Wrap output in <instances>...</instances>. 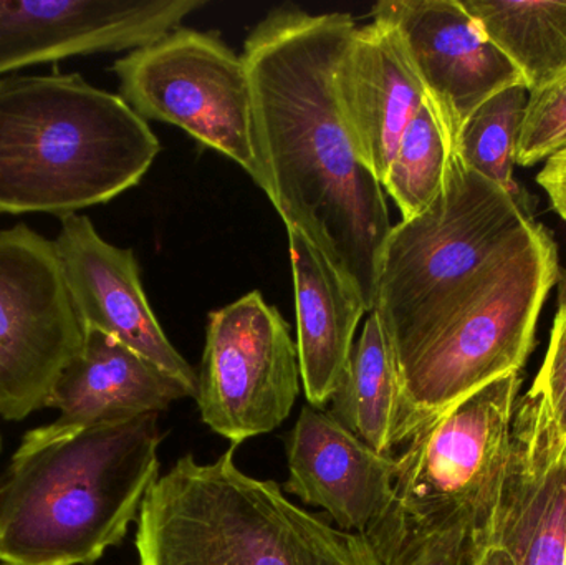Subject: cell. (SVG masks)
Segmentation results:
<instances>
[{
	"mask_svg": "<svg viewBox=\"0 0 566 565\" xmlns=\"http://www.w3.org/2000/svg\"><path fill=\"white\" fill-rule=\"evenodd\" d=\"M234 454V444L211 464L188 454L156 480L139 510V565H381L365 534L300 510Z\"/></svg>",
	"mask_w": 566,
	"mask_h": 565,
	"instance_id": "cell-4",
	"label": "cell"
},
{
	"mask_svg": "<svg viewBox=\"0 0 566 565\" xmlns=\"http://www.w3.org/2000/svg\"><path fill=\"white\" fill-rule=\"evenodd\" d=\"M206 0H0V75L72 56L125 52L181 29Z\"/></svg>",
	"mask_w": 566,
	"mask_h": 565,
	"instance_id": "cell-13",
	"label": "cell"
},
{
	"mask_svg": "<svg viewBox=\"0 0 566 565\" xmlns=\"http://www.w3.org/2000/svg\"><path fill=\"white\" fill-rule=\"evenodd\" d=\"M488 39L511 60L528 92L566 73V2L461 0Z\"/></svg>",
	"mask_w": 566,
	"mask_h": 565,
	"instance_id": "cell-20",
	"label": "cell"
},
{
	"mask_svg": "<svg viewBox=\"0 0 566 565\" xmlns=\"http://www.w3.org/2000/svg\"><path fill=\"white\" fill-rule=\"evenodd\" d=\"M83 331L55 242L20 224L0 231V417L22 421L45 408Z\"/></svg>",
	"mask_w": 566,
	"mask_h": 565,
	"instance_id": "cell-9",
	"label": "cell"
},
{
	"mask_svg": "<svg viewBox=\"0 0 566 565\" xmlns=\"http://www.w3.org/2000/svg\"><path fill=\"white\" fill-rule=\"evenodd\" d=\"M159 151L146 119L78 73L0 79V215H78L138 185Z\"/></svg>",
	"mask_w": 566,
	"mask_h": 565,
	"instance_id": "cell-3",
	"label": "cell"
},
{
	"mask_svg": "<svg viewBox=\"0 0 566 565\" xmlns=\"http://www.w3.org/2000/svg\"><path fill=\"white\" fill-rule=\"evenodd\" d=\"M0 565H3V564H0Z\"/></svg>",
	"mask_w": 566,
	"mask_h": 565,
	"instance_id": "cell-30",
	"label": "cell"
},
{
	"mask_svg": "<svg viewBox=\"0 0 566 565\" xmlns=\"http://www.w3.org/2000/svg\"><path fill=\"white\" fill-rule=\"evenodd\" d=\"M300 380L289 324L261 292L209 314L195 398L212 431L238 447L277 430L295 405Z\"/></svg>",
	"mask_w": 566,
	"mask_h": 565,
	"instance_id": "cell-10",
	"label": "cell"
},
{
	"mask_svg": "<svg viewBox=\"0 0 566 565\" xmlns=\"http://www.w3.org/2000/svg\"><path fill=\"white\" fill-rule=\"evenodd\" d=\"M295 287L296 355L310 407L323 410L342 384L356 328L366 314L358 292L302 234L286 228Z\"/></svg>",
	"mask_w": 566,
	"mask_h": 565,
	"instance_id": "cell-18",
	"label": "cell"
},
{
	"mask_svg": "<svg viewBox=\"0 0 566 565\" xmlns=\"http://www.w3.org/2000/svg\"><path fill=\"white\" fill-rule=\"evenodd\" d=\"M532 387L544 395L558 433L566 443V315H555L544 365Z\"/></svg>",
	"mask_w": 566,
	"mask_h": 565,
	"instance_id": "cell-24",
	"label": "cell"
},
{
	"mask_svg": "<svg viewBox=\"0 0 566 565\" xmlns=\"http://www.w3.org/2000/svg\"><path fill=\"white\" fill-rule=\"evenodd\" d=\"M336 96L359 159L379 182L428 95L392 27H356L335 73Z\"/></svg>",
	"mask_w": 566,
	"mask_h": 565,
	"instance_id": "cell-16",
	"label": "cell"
},
{
	"mask_svg": "<svg viewBox=\"0 0 566 565\" xmlns=\"http://www.w3.org/2000/svg\"><path fill=\"white\" fill-rule=\"evenodd\" d=\"M566 146V73L544 88L528 92L514 163L534 166Z\"/></svg>",
	"mask_w": 566,
	"mask_h": 565,
	"instance_id": "cell-23",
	"label": "cell"
},
{
	"mask_svg": "<svg viewBox=\"0 0 566 565\" xmlns=\"http://www.w3.org/2000/svg\"><path fill=\"white\" fill-rule=\"evenodd\" d=\"M527 100L524 83L502 90L475 109L462 126L454 146L455 155L468 168L517 199L514 153Z\"/></svg>",
	"mask_w": 566,
	"mask_h": 565,
	"instance_id": "cell-22",
	"label": "cell"
},
{
	"mask_svg": "<svg viewBox=\"0 0 566 565\" xmlns=\"http://www.w3.org/2000/svg\"><path fill=\"white\" fill-rule=\"evenodd\" d=\"M521 372H511L419 428L405 444L388 510L366 537L381 565H398L421 541L465 524L484 533L507 463Z\"/></svg>",
	"mask_w": 566,
	"mask_h": 565,
	"instance_id": "cell-7",
	"label": "cell"
},
{
	"mask_svg": "<svg viewBox=\"0 0 566 565\" xmlns=\"http://www.w3.org/2000/svg\"><path fill=\"white\" fill-rule=\"evenodd\" d=\"M119 96L143 119L185 129L238 163L268 195L255 149L254 95L244 56L214 32L178 29L113 63Z\"/></svg>",
	"mask_w": 566,
	"mask_h": 565,
	"instance_id": "cell-8",
	"label": "cell"
},
{
	"mask_svg": "<svg viewBox=\"0 0 566 565\" xmlns=\"http://www.w3.org/2000/svg\"><path fill=\"white\" fill-rule=\"evenodd\" d=\"M469 550L471 530L459 523L426 537L398 565H468Z\"/></svg>",
	"mask_w": 566,
	"mask_h": 565,
	"instance_id": "cell-25",
	"label": "cell"
},
{
	"mask_svg": "<svg viewBox=\"0 0 566 565\" xmlns=\"http://www.w3.org/2000/svg\"><path fill=\"white\" fill-rule=\"evenodd\" d=\"M558 278L557 242L544 224L532 221L431 341L399 368L396 448L462 398L524 368Z\"/></svg>",
	"mask_w": 566,
	"mask_h": 565,
	"instance_id": "cell-6",
	"label": "cell"
},
{
	"mask_svg": "<svg viewBox=\"0 0 566 565\" xmlns=\"http://www.w3.org/2000/svg\"><path fill=\"white\" fill-rule=\"evenodd\" d=\"M558 295H557V304L558 312L557 314L566 315V271L560 272V278H558Z\"/></svg>",
	"mask_w": 566,
	"mask_h": 565,
	"instance_id": "cell-28",
	"label": "cell"
},
{
	"mask_svg": "<svg viewBox=\"0 0 566 565\" xmlns=\"http://www.w3.org/2000/svg\"><path fill=\"white\" fill-rule=\"evenodd\" d=\"M286 460V493L325 510L342 531L366 536L391 504L396 457L376 453L329 411L303 408Z\"/></svg>",
	"mask_w": 566,
	"mask_h": 565,
	"instance_id": "cell-15",
	"label": "cell"
},
{
	"mask_svg": "<svg viewBox=\"0 0 566 565\" xmlns=\"http://www.w3.org/2000/svg\"><path fill=\"white\" fill-rule=\"evenodd\" d=\"M399 410L401 377L395 347L381 318L371 311L353 345L329 414L376 453L395 457Z\"/></svg>",
	"mask_w": 566,
	"mask_h": 565,
	"instance_id": "cell-19",
	"label": "cell"
},
{
	"mask_svg": "<svg viewBox=\"0 0 566 565\" xmlns=\"http://www.w3.org/2000/svg\"><path fill=\"white\" fill-rule=\"evenodd\" d=\"M356 27L349 13L275 7L249 33L242 56L269 199L371 312L392 226L381 182L359 159L336 96V66Z\"/></svg>",
	"mask_w": 566,
	"mask_h": 565,
	"instance_id": "cell-1",
	"label": "cell"
},
{
	"mask_svg": "<svg viewBox=\"0 0 566 565\" xmlns=\"http://www.w3.org/2000/svg\"><path fill=\"white\" fill-rule=\"evenodd\" d=\"M53 242L83 331L116 338L181 380L196 397L198 374L172 347L159 325L146 299L132 249L106 242L83 215L60 219V232Z\"/></svg>",
	"mask_w": 566,
	"mask_h": 565,
	"instance_id": "cell-14",
	"label": "cell"
},
{
	"mask_svg": "<svg viewBox=\"0 0 566 565\" xmlns=\"http://www.w3.org/2000/svg\"><path fill=\"white\" fill-rule=\"evenodd\" d=\"M564 565H566V551H565V559H564Z\"/></svg>",
	"mask_w": 566,
	"mask_h": 565,
	"instance_id": "cell-29",
	"label": "cell"
},
{
	"mask_svg": "<svg viewBox=\"0 0 566 565\" xmlns=\"http://www.w3.org/2000/svg\"><path fill=\"white\" fill-rule=\"evenodd\" d=\"M161 440L158 414L29 431L0 478V564L96 563L139 516Z\"/></svg>",
	"mask_w": 566,
	"mask_h": 565,
	"instance_id": "cell-2",
	"label": "cell"
},
{
	"mask_svg": "<svg viewBox=\"0 0 566 565\" xmlns=\"http://www.w3.org/2000/svg\"><path fill=\"white\" fill-rule=\"evenodd\" d=\"M537 182L547 192L554 211L566 222V146L545 161Z\"/></svg>",
	"mask_w": 566,
	"mask_h": 565,
	"instance_id": "cell-26",
	"label": "cell"
},
{
	"mask_svg": "<svg viewBox=\"0 0 566 565\" xmlns=\"http://www.w3.org/2000/svg\"><path fill=\"white\" fill-rule=\"evenodd\" d=\"M514 565H564L566 443L541 390L518 397L497 504L484 533Z\"/></svg>",
	"mask_w": 566,
	"mask_h": 565,
	"instance_id": "cell-12",
	"label": "cell"
},
{
	"mask_svg": "<svg viewBox=\"0 0 566 565\" xmlns=\"http://www.w3.org/2000/svg\"><path fill=\"white\" fill-rule=\"evenodd\" d=\"M452 149L429 100L399 142L381 186L391 196L402 221L422 215L444 188Z\"/></svg>",
	"mask_w": 566,
	"mask_h": 565,
	"instance_id": "cell-21",
	"label": "cell"
},
{
	"mask_svg": "<svg viewBox=\"0 0 566 565\" xmlns=\"http://www.w3.org/2000/svg\"><path fill=\"white\" fill-rule=\"evenodd\" d=\"M371 15L373 22L392 27L401 39L452 153L475 109L522 83L518 70L461 0H382Z\"/></svg>",
	"mask_w": 566,
	"mask_h": 565,
	"instance_id": "cell-11",
	"label": "cell"
},
{
	"mask_svg": "<svg viewBox=\"0 0 566 565\" xmlns=\"http://www.w3.org/2000/svg\"><path fill=\"white\" fill-rule=\"evenodd\" d=\"M468 565H514L497 547L484 543H471Z\"/></svg>",
	"mask_w": 566,
	"mask_h": 565,
	"instance_id": "cell-27",
	"label": "cell"
},
{
	"mask_svg": "<svg viewBox=\"0 0 566 565\" xmlns=\"http://www.w3.org/2000/svg\"><path fill=\"white\" fill-rule=\"evenodd\" d=\"M521 199L449 158L444 188L422 215L392 226L375 307L398 368L458 311L499 255L532 224Z\"/></svg>",
	"mask_w": 566,
	"mask_h": 565,
	"instance_id": "cell-5",
	"label": "cell"
},
{
	"mask_svg": "<svg viewBox=\"0 0 566 565\" xmlns=\"http://www.w3.org/2000/svg\"><path fill=\"white\" fill-rule=\"evenodd\" d=\"M186 397L195 395L181 380L116 338L86 331L45 407L59 410L55 430L76 431L159 414Z\"/></svg>",
	"mask_w": 566,
	"mask_h": 565,
	"instance_id": "cell-17",
	"label": "cell"
}]
</instances>
